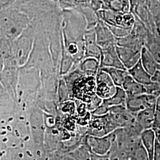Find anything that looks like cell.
I'll return each mask as SVG.
<instances>
[{
  "label": "cell",
  "instance_id": "cell-1",
  "mask_svg": "<svg viewBox=\"0 0 160 160\" xmlns=\"http://www.w3.org/2000/svg\"><path fill=\"white\" fill-rule=\"evenodd\" d=\"M86 30V19L81 13L74 9L62 10L61 32L63 48L73 59L75 67L85 57Z\"/></svg>",
  "mask_w": 160,
  "mask_h": 160
},
{
  "label": "cell",
  "instance_id": "cell-2",
  "mask_svg": "<svg viewBox=\"0 0 160 160\" xmlns=\"http://www.w3.org/2000/svg\"><path fill=\"white\" fill-rule=\"evenodd\" d=\"M71 85L74 97L86 104L91 103L96 96V76L88 75L81 71Z\"/></svg>",
  "mask_w": 160,
  "mask_h": 160
},
{
  "label": "cell",
  "instance_id": "cell-3",
  "mask_svg": "<svg viewBox=\"0 0 160 160\" xmlns=\"http://www.w3.org/2000/svg\"><path fill=\"white\" fill-rule=\"evenodd\" d=\"M96 14L100 20L110 27L132 30L135 22V17L131 12L120 13L109 10H100Z\"/></svg>",
  "mask_w": 160,
  "mask_h": 160
},
{
  "label": "cell",
  "instance_id": "cell-4",
  "mask_svg": "<svg viewBox=\"0 0 160 160\" xmlns=\"http://www.w3.org/2000/svg\"><path fill=\"white\" fill-rule=\"evenodd\" d=\"M96 96L103 100L113 96L116 92L117 87L109 75L101 69H99L96 75Z\"/></svg>",
  "mask_w": 160,
  "mask_h": 160
},
{
  "label": "cell",
  "instance_id": "cell-5",
  "mask_svg": "<svg viewBox=\"0 0 160 160\" xmlns=\"http://www.w3.org/2000/svg\"><path fill=\"white\" fill-rule=\"evenodd\" d=\"M114 132L102 137L89 136L87 139V146L92 153L98 155L109 154L114 142Z\"/></svg>",
  "mask_w": 160,
  "mask_h": 160
},
{
  "label": "cell",
  "instance_id": "cell-6",
  "mask_svg": "<svg viewBox=\"0 0 160 160\" xmlns=\"http://www.w3.org/2000/svg\"><path fill=\"white\" fill-rule=\"evenodd\" d=\"M157 99L158 98L147 94L135 97H127L126 109L133 114H137L145 109L155 106Z\"/></svg>",
  "mask_w": 160,
  "mask_h": 160
},
{
  "label": "cell",
  "instance_id": "cell-7",
  "mask_svg": "<svg viewBox=\"0 0 160 160\" xmlns=\"http://www.w3.org/2000/svg\"><path fill=\"white\" fill-rule=\"evenodd\" d=\"M116 68L126 70L118 57L116 45L101 49L100 68Z\"/></svg>",
  "mask_w": 160,
  "mask_h": 160
},
{
  "label": "cell",
  "instance_id": "cell-8",
  "mask_svg": "<svg viewBox=\"0 0 160 160\" xmlns=\"http://www.w3.org/2000/svg\"><path fill=\"white\" fill-rule=\"evenodd\" d=\"M131 12L133 14L135 17H137L139 20H140L144 24L147 29L152 34L159 37L157 34L153 17L152 16L148 7L146 4L145 1L139 3L132 10Z\"/></svg>",
  "mask_w": 160,
  "mask_h": 160
},
{
  "label": "cell",
  "instance_id": "cell-9",
  "mask_svg": "<svg viewBox=\"0 0 160 160\" xmlns=\"http://www.w3.org/2000/svg\"><path fill=\"white\" fill-rule=\"evenodd\" d=\"M97 45L101 48L104 49L108 47L116 45V38L102 21L98 20L94 28Z\"/></svg>",
  "mask_w": 160,
  "mask_h": 160
},
{
  "label": "cell",
  "instance_id": "cell-10",
  "mask_svg": "<svg viewBox=\"0 0 160 160\" xmlns=\"http://www.w3.org/2000/svg\"><path fill=\"white\" fill-rule=\"evenodd\" d=\"M85 58H94L100 62L101 48L97 45L94 29L86 30L84 34Z\"/></svg>",
  "mask_w": 160,
  "mask_h": 160
},
{
  "label": "cell",
  "instance_id": "cell-11",
  "mask_svg": "<svg viewBox=\"0 0 160 160\" xmlns=\"http://www.w3.org/2000/svg\"><path fill=\"white\" fill-rule=\"evenodd\" d=\"M116 49L121 62L126 70L131 68L140 61L141 52L116 45Z\"/></svg>",
  "mask_w": 160,
  "mask_h": 160
},
{
  "label": "cell",
  "instance_id": "cell-12",
  "mask_svg": "<svg viewBox=\"0 0 160 160\" xmlns=\"http://www.w3.org/2000/svg\"><path fill=\"white\" fill-rule=\"evenodd\" d=\"M140 139L141 143L148 155V160H153L156 145L154 132L151 129L145 130L141 133Z\"/></svg>",
  "mask_w": 160,
  "mask_h": 160
},
{
  "label": "cell",
  "instance_id": "cell-13",
  "mask_svg": "<svg viewBox=\"0 0 160 160\" xmlns=\"http://www.w3.org/2000/svg\"><path fill=\"white\" fill-rule=\"evenodd\" d=\"M121 87L126 92L128 97H135L145 94L144 86L132 79L129 74L126 76Z\"/></svg>",
  "mask_w": 160,
  "mask_h": 160
},
{
  "label": "cell",
  "instance_id": "cell-14",
  "mask_svg": "<svg viewBox=\"0 0 160 160\" xmlns=\"http://www.w3.org/2000/svg\"><path fill=\"white\" fill-rule=\"evenodd\" d=\"M127 71L132 79L143 86L151 82V75L149 74L148 72L144 69L140 61L131 68Z\"/></svg>",
  "mask_w": 160,
  "mask_h": 160
},
{
  "label": "cell",
  "instance_id": "cell-15",
  "mask_svg": "<svg viewBox=\"0 0 160 160\" xmlns=\"http://www.w3.org/2000/svg\"><path fill=\"white\" fill-rule=\"evenodd\" d=\"M140 61L144 69L149 74L152 75L155 72L160 69V65L157 62L154 58L151 55L148 51L143 46L141 52Z\"/></svg>",
  "mask_w": 160,
  "mask_h": 160
},
{
  "label": "cell",
  "instance_id": "cell-16",
  "mask_svg": "<svg viewBox=\"0 0 160 160\" xmlns=\"http://www.w3.org/2000/svg\"><path fill=\"white\" fill-rule=\"evenodd\" d=\"M102 10H109L120 13L130 12V2L129 0H102Z\"/></svg>",
  "mask_w": 160,
  "mask_h": 160
},
{
  "label": "cell",
  "instance_id": "cell-17",
  "mask_svg": "<svg viewBox=\"0 0 160 160\" xmlns=\"http://www.w3.org/2000/svg\"><path fill=\"white\" fill-rule=\"evenodd\" d=\"M144 46L160 65V38L149 32Z\"/></svg>",
  "mask_w": 160,
  "mask_h": 160
},
{
  "label": "cell",
  "instance_id": "cell-18",
  "mask_svg": "<svg viewBox=\"0 0 160 160\" xmlns=\"http://www.w3.org/2000/svg\"><path fill=\"white\" fill-rule=\"evenodd\" d=\"M154 107L149 108L136 114V119L143 131L152 128L155 112Z\"/></svg>",
  "mask_w": 160,
  "mask_h": 160
},
{
  "label": "cell",
  "instance_id": "cell-19",
  "mask_svg": "<svg viewBox=\"0 0 160 160\" xmlns=\"http://www.w3.org/2000/svg\"><path fill=\"white\" fill-rule=\"evenodd\" d=\"M77 68L85 74L96 76L100 69V62L94 58H85L80 62Z\"/></svg>",
  "mask_w": 160,
  "mask_h": 160
},
{
  "label": "cell",
  "instance_id": "cell-20",
  "mask_svg": "<svg viewBox=\"0 0 160 160\" xmlns=\"http://www.w3.org/2000/svg\"><path fill=\"white\" fill-rule=\"evenodd\" d=\"M74 10L79 12L85 18L87 23V30L94 29L99 20L96 12H94L88 6L79 7Z\"/></svg>",
  "mask_w": 160,
  "mask_h": 160
},
{
  "label": "cell",
  "instance_id": "cell-21",
  "mask_svg": "<svg viewBox=\"0 0 160 160\" xmlns=\"http://www.w3.org/2000/svg\"><path fill=\"white\" fill-rule=\"evenodd\" d=\"M100 69L109 75L114 85L118 87H122L126 76L128 75V71L125 69L116 68H102Z\"/></svg>",
  "mask_w": 160,
  "mask_h": 160
},
{
  "label": "cell",
  "instance_id": "cell-22",
  "mask_svg": "<svg viewBox=\"0 0 160 160\" xmlns=\"http://www.w3.org/2000/svg\"><path fill=\"white\" fill-rule=\"evenodd\" d=\"M127 96L126 92L122 87H117L116 92L114 95L108 99L103 100L102 103L108 108L116 106H126Z\"/></svg>",
  "mask_w": 160,
  "mask_h": 160
},
{
  "label": "cell",
  "instance_id": "cell-23",
  "mask_svg": "<svg viewBox=\"0 0 160 160\" xmlns=\"http://www.w3.org/2000/svg\"><path fill=\"white\" fill-rule=\"evenodd\" d=\"M57 2L61 10L75 9L81 6H88L87 0H57Z\"/></svg>",
  "mask_w": 160,
  "mask_h": 160
},
{
  "label": "cell",
  "instance_id": "cell-24",
  "mask_svg": "<svg viewBox=\"0 0 160 160\" xmlns=\"http://www.w3.org/2000/svg\"><path fill=\"white\" fill-rule=\"evenodd\" d=\"M151 129L154 132L155 137L160 136V103L158 98L155 108L154 122Z\"/></svg>",
  "mask_w": 160,
  "mask_h": 160
},
{
  "label": "cell",
  "instance_id": "cell-25",
  "mask_svg": "<svg viewBox=\"0 0 160 160\" xmlns=\"http://www.w3.org/2000/svg\"><path fill=\"white\" fill-rule=\"evenodd\" d=\"M145 94L152 96L156 98L160 96V85L154 82H150L148 84L145 85Z\"/></svg>",
  "mask_w": 160,
  "mask_h": 160
},
{
  "label": "cell",
  "instance_id": "cell-26",
  "mask_svg": "<svg viewBox=\"0 0 160 160\" xmlns=\"http://www.w3.org/2000/svg\"><path fill=\"white\" fill-rule=\"evenodd\" d=\"M77 160H91L92 152L88 147H83L77 152Z\"/></svg>",
  "mask_w": 160,
  "mask_h": 160
},
{
  "label": "cell",
  "instance_id": "cell-27",
  "mask_svg": "<svg viewBox=\"0 0 160 160\" xmlns=\"http://www.w3.org/2000/svg\"><path fill=\"white\" fill-rule=\"evenodd\" d=\"M151 81L160 85V69H158L154 74L151 75Z\"/></svg>",
  "mask_w": 160,
  "mask_h": 160
},
{
  "label": "cell",
  "instance_id": "cell-28",
  "mask_svg": "<svg viewBox=\"0 0 160 160\" xmlns=\"http://www.w3.org/2000/svg\"><path fill=\"white\" fill-rule=\"evenodd\" d=\"M153 160H160V145L156 141Z\"/></svg>",
  "mask_w": 160,
  "mask_h": 160
},
{
  "label": "cell",
  "instance_id": "cell-29",
  "mask_svg": "<svg viewBox=\"0 0 160 160\" xmlns=\"http://www.w3.org/2000/svg\"><path fill=\"white\" fill-rule=\"evenodd\" d=\"M130 2V12H132V10L138 5L139 3L143 2L145 0H129Z\"/></svg>",
  "mask_w": 160,
  "mask_h": 160
},
{
  "label": "cell",
  "instance_id": "cell-30",
  "mask_svg": "<svg viewBox=\"0 0 160 160\" xmlns=\"http://www.w3.org/2000/svg\"><path fill=\"white\" fill-rule=\"evenodd\" d=\"M155 26H156L158 36L160 38V20H158V22L155 24Z\"/></svg>",
  "mask_w": 160,
  "mask_h": 160
},
{
  "label": "cell",
  "instance_id": "cell-31",
  "mask_svg": "<svg viewBox=\"0 0 160 160\" xmlns=\"http://www.w3.org/2000/svg\"><path fill=\"white\" fill-rule=\"evenodd\" d=\"M151 0H145V2H146V3H147V2H148L149 1H150Z\"/></svg>",
  "mask_w": 160,
  "mask_h": 160
},
{
  "label": "cell",
  "instance_id": "cell-32",
  "mask_svg": "<svg viewBox=\"0 0 160 160\" xmlns=\"http://www.w3.org/2000/svg\"><path fill=\"white\" fill-rule=\"evenodd\" d=\"M158 1H159L160 2V0H158Z\"/></svg>",
  "mask_w": 160,
  "mask_h": 160
}]
</instances>
